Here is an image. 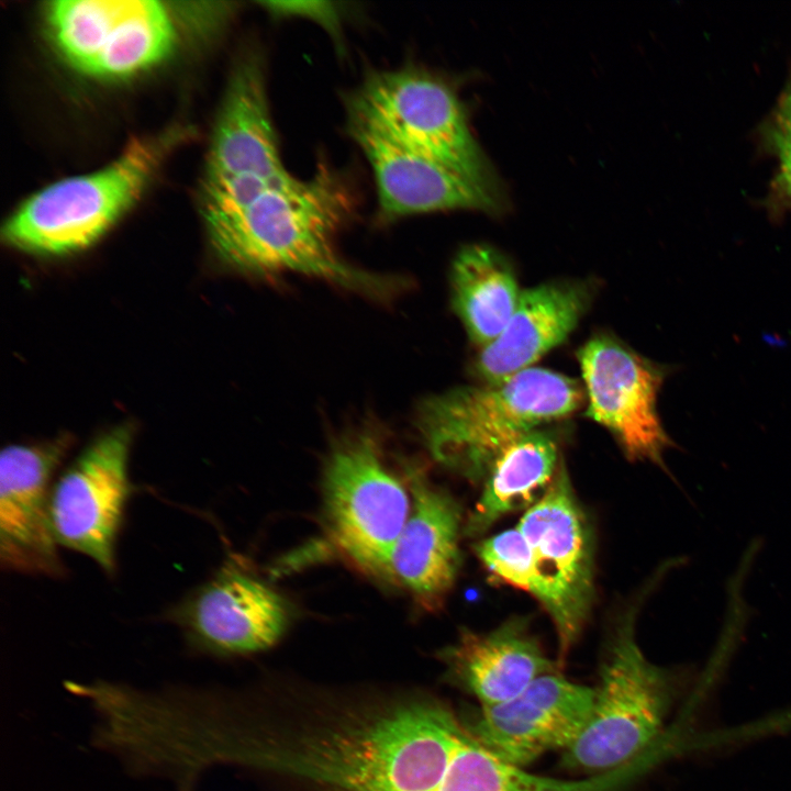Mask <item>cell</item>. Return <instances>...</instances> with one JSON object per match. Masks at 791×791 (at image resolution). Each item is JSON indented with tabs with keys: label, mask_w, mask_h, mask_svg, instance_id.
Masks as SVG:
<instances>
[{
	"label": "cell",
	"mask_w": 791,
	"mask_h": 791,
	"mask_svg": "<svg viewBox=\"0 0 791 791\" xmlns=\"http://www.w3.org/2000/svg\"><path fill=\"white\" fill-rule=\"evenodd\" d=\"M759 141L776 161L765 207L772 218L780 219L791 213V77L761 124Z\"/></svg>",
	"instance_id": "obj_22"
},
{
	"label": "cell",
	"mask_w": 791,
	"mask_h": 791,
	"mask_svg": "<svg viewBox=\"0 0 791 791\" xmlns=\"http://www.w3.org/2000/svg\"><path fill=\"white\" fill-rule=\"evenodd\" d=\"M442 658L448 676L481 706L520 694L539 676L555 671L526 617H511L487 633L464 630Z\"/></svg>",
	"instance_id": "obj_18"
},
{
	"label": "cell",
	"mask_w": 791,
	"mask_h": 791,
	"mask_svg": "<svg viewBox=\"0 0 791 791\" xmlns=\"http://www.w3.org/2000/svg\"><path fill=\"white\" fill-rule=\"evenodd\" d=\"M517 528L532 554L531 594L552 619L561 666L586 624L594 595L592 531L562 463Z\"/></svg>",
	"instance_id": "obj_5"
},
{
	"label": "cell",
	"mask_w": 791,
	"mask_h": 791,
	"mask_svg": "<svg viewBox=\"0 0 791 791\" xmlns=\"http://www.w3.org/2000/svg\"><path fill=\"white\" fill-rule=\"evenodd\" d=\"M561 463L556 441L539 428L512 442L490 465L466 532L482 534L505 514L530 508L548 488Z\"/></svg>",
	"instance_id": "obj_19"
},
{
	"label": "cell",
	"mask_w": 791,
	"mask_h": 791,
	"mask_svg": "<svg viewBox=\"0 0 791 791\" xmlns=\"http://www.w3.org/2000/svg\"><path fill=\"white\" fill-rule=\"evenodd\" d=\"M71 438L3 448L0 456V561L24 573L59 577L65 569L49 515L51 479Z\"/></svg>",
	"instance_id": "obj_13"
},
{
	"label": "cell",
	"mask_w": 791,
	"mask_h": 791,
	"mask_svg": "<svg viewBox=\"0 0 791 791\" xmlns=\"http://www.w3.org/2000/svg\"><path fill=\"white\" fill-rule=\"evenodd\" d=\"M352 211L342 179L327 167L310 179L270 187L238 209L204 219L211 243L231 266L254 274L298 272L376 298L400 281L345 261L334 237Z\"/></svg>",
	"instance_id": "obj_1"
},
{
	"label": "cell",
	"mask_w": 791,
	"mask_h": 791,
	"mask_svg": "<svg viewBox=\"0 0 791 791\" xmlns=\"http://www.w3.org/2000/svg\"><path fill=\"white\" fill-rule=\"evenodd\" d=\"M45 20L63 57L98 78L146 70L164 60L177 40L169 9L153 0L53 1Z\"/></svg>",
	"instance_id": "obj_9"
},
{
	"label": "cell",
	"mask_w": 791,
	"mask_h": 791,
	"mask_svg": "<svg viewBox=\"0 0 791 791\" xmlns=\"http://www.w3.org/2000/svg\"><path fill=\"white\" fill-rule=\"evenodd\" d=\"M587 415L605 427L632 461L665 467L673 445L665 431L657 399L669 372L615 337L598 334L579 350Z\"/></svg>",
	"instance_id": "obj_11"
},
{
	"label": "cell",
	"mask_w": 791,
	"mask_h": 791,
	"mask_svg": "<svg viewBox=\"0 0 791 791\" xmlns=\"http://www.w3.org/2000/svg\"><path fill=\"white\" fill-rule=\"evenodd\" d=\"M133 431L120 425L94 439L52 487L49 515L57 544L79 552L104 571L115 568V544L131 493Z\"/></svg>",
	"instance_id": "obj_10"
},
{
	"label": "cell",
	"mask_w": 791,
	"mask_h": 791,
	"mask_svg": "<svg viewBox=\"0 0 791 791\" xmlns=\"http://www.w3.org/2000/svg\"><path fill=\"white\" fill-rule=\"evenodd\" d=\"M591 300L582 281H552L521 292L502 333L481 348L476 371L487 383L532 368L575 330Z\"/></svg>",
	"instance_id": "obj_17"
},
{
	"label": "cell",
	"mask_w": 791,
	"mask_h": 791,
	"mask_svg": "<svg viewBox=\"0 0 791 791\" xmlns=\"http://www.w3.org/2000/svg\"><path fill=\"white\" fill-rule=\"evenodd\" d=\"M584 396L577 380L532 367L500 382L433 396L421 405L417 424L437 461L478 480L508 445L571 415Z\"/></svg>",
	"instance_id": "obj_2"
},
{
	"label": "cell",
	"mask_w": 791,
	"mask_h": 791,
	"mask_svg": "<svg viewBox=\"0 0 791 791\" xmlns=\"http://www.w3.org/2000/svg\"><path fill=\"white\" fill-rule=\"evenodd\" d=\"M170 141L175 138L134 140L104 168L34 193L7 220L2 237L11 246L43 255L91 245L137 201Z\"/></svg>",
	"instance_id": "obj_4"
},
{
	"label": "cell",
	"mask_w": 791,
	"mask_h": 791,
	"mask_svg": "<svg viewBox=\"0 0 791 791\" xmlns=\"http://www.w3.org/2000/svg\"><path fill=\"white\" fill-rule=\"evenodd\" d=\"M662 746L657 744L615 769L568 780L534 775L501 760L467 728L453 762L449 791H625L651 767Z\"/></svg>",
	"instance_id": "obj_20"
},
{
	"label": "cell",
	"mask_w": 791,
	"mask_h": 791,
	"mask_svg": "<svg viewBox=\"0 0 791 791\" xmlns=\"http://www.w3.org/2000/svg\"><path fill=\"white\" fill-rule=\"evenodd\" d=\"M413 511L390 558V576L423 606L437 608L460 566L461 514L447 492L421 476L413 479Z\"/></svg>",
	"instance_id": "obj_16"
},
{
	"label": "cell",
	"mask_w": 791,
	"mask_h": 791,
	"mask_svg": "<svg viewBox=\"0 0 791 791\" xmlns=\"http://www.w3.org/2000/svg\"><path fill=\"white\" fill-rule=\"evenodd\" d=\"M635 609L623 616L608 646L590 717L564 750L562 766L590 775L623 766L662 739L668 713L684 678L653 665L635 637Z\"/></svg>",
	"instance_id": "obj_3"
},
{
	"label": "cell",
	"mask_w": 791,
	"mask_h": 791,
	"mask_svg": "<svg viewBox=\"0 0 791 791\" xmlns=\"http://www.w3.org/2000/svg\"><path fill=\"white\" fill-rule=\"evenodd\" d=\"M594 688L544 673L520 694L481 706L466 724L476 742L501 760L524 767L553 749H567L584 728Z\"/></svg>",
	"instance_id": "obj_12"
},
{
	"label": "cell",
	"mask_w": 791,
	"mask_h": 791,
	"mask_svg": "<svg viewBox=\"0 0 791 791\" xmlns=\"http://www.w3.org/2000/svg\"><path fill=\"white\" fill-rule=\"evenodd\" d=\"M452 301L468 336L481 348L504 330L521 292L505 258L490 246L464 247L452 267Z\"/></svg>",
	"instance_id": "obj_21"
},
{
	"label": "cell",
	"mask_w": 791,
	"mask_h": 791,
	"mask_svg": "<svg viewBox=\"0 0 791 791\" xmlns=\"http://www.w3.org/2000/svg\"><path fill=\"white\" fill-rule=\"evenodd\" d=\"M348 126L374 171L380 213L385 219L454 209L492 211L497 208L495 190L401 145L361 115L349 111Z\"/></svg>",
	"instance_id": "obj_14"
},
{
	"label": "cell",
	"mask_w": 791,
	"mask_h": 791,
	"mask_svg": "<svg viewBox=\"0 0 791 791\" xmlns=\"http://www.w3.org/2000/svg\"><path fill=\"white\" fill-rule=\"evenodd\" d=\"M271 13L277 15H302L335 31L338 26V11L331 2L323 1H268L261 2Z\"/></svg>",
	"instance_id": "obj_24"
},
{
	"label": "cell",
	"mask_w": 791,
	"mask_h": 791,
	"mask_svg": "<svg viewBox=\"0 0 791 791\" xmlns=\"http://www.w3.org/2000/svg\"><path fill=\"white\" fill-rule=\"evenodd\" d=\"M294 178L279 152L261 62L247 57L230 78L213 130L202 180L203 218L232 212Z\"/></svg>",
	"instance_id": "obj_7"
},
{
	"label": "cell",
	"mask_w": 791,
	"mask_h": 791,
	"mask_svg": "<svg viewBox=\"0 0 791 791\" xmlns=\"http://www.w3.org/2000/svg\"><path fill=\"white\" fill-rule=\"evenodd\" d=\"M201 653L242 655L271 647L283 634L288 611L261 581L226 569L197 589L174 612Z\"/></svg>",
	"instance_id": "obj_15"
},
{
	"label": "cell",
	"mask_w": 791,
	"mask_h": 791,
	"mask_svg": "<svg viewBox=\"0 0 791 791\" xmlns=\"http://www.w3.org/2000/svg\"><path fill=\"white\" fill-rule=\"evenodd\" d=\"M476 554L495 579L531 593L532 554L517 526L480 541Z\"/></svg>",
	"instance_id": "obj_23"
},
{
	"label": "cell",
	"mask_w": 791,
	"mask_h": 791,
	"mask_svg": "<svg viewBox=\"0 0 791 791\" xmlns=\"http://www.w3.org/2000/svg\"><path fill=\"white\" fill-rule=\"evenodd\" d=\"M349 108L401 145L495 190L463 105L438 78L413 69L376 73Z\"/></svg>",
	"instance_id": "obj_6"
},
{
	"label": "cell",
	"mask_w": 791,
	"mask_h": 791,
	"mask_svg": "<svg viewBox=\"0 0 791 791\" xmlns=\"http://www.w3.org/2000/svg\"><path fill=\"white\" fill-rule=\"evenodd\" d=\"M324 494L338 548L365 570L390 576L391 554L410 515L409 498L372 435H355L333 450Z\"/></svg>",
	"instance_id": "obj_8"
}]
</instances>
